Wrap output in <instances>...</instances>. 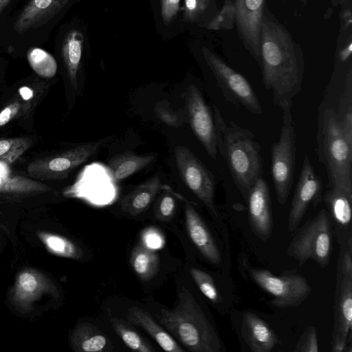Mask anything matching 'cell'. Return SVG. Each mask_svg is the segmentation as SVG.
<instances>
[{"mask_svg": "<svg viewBox=\"0 0 352 352\" xmlns=\"http://www.w3.org/2000/svg\"><path fill=\"white\" fill-rule=\"evenodd\" d=\"M259 65L265 87L282 110L292 107L301 90L305 62L300 47L265 6L261 29Z\"/></svg>", "mask_w": 352, "mask_h": 352, "instance_id": "6da1fadb", "label": "cell"}, {"mask_svg": "<svg viewBox=\"0 0 352 352\" xmlns=\"http://www.w3.org/2000/svg\"><path fill=\"white\" fill-rule=\"evenodd\" d=\"M217 151L225 159L232 179L246 201L257 179L262 177L261 146L253 133L232 120L226 123L217 107H213Z\"/></svg>", "mask_w": 352, "mask_h": 352, "instance_id": "7a4b0ae2", "label": "cell"}, {"mask_svg": "<svg viewBox=\"0 0 352 352\" xmlns=\"http://www.w3.org/2000/svg\"><path fill=\"white\" fill-rule=\"evenodd\" d=\"M164 327L192 352H220L223 343L191 292L182 287L173 309L162 308L156 315Z\"/></svg>", "mask_w": 352, "mask_h": 352, "instance_id": "3957f363", "label": "cell"}, {"mask_svg": "<svg viewBox=\"0 0 352 352\" xmlns=\"http://www.w3.org/2000/svg\"><path fill=\"white\" fill-rule=\"evenodd\" d=\"M318 159L327 173L328 188L352 197V145L345 139L335 111L323 102L317 130Z\"/></svg>", "mask_w": 352, "mask_h": 352, "instance_id": "277c9868", "label": "cell"}, {"mask_svg": "<svg viewBox=\"0 0 352 352\" xmlns=\"http://www.w3.org/2000/svg\"><path fill=\"white\" fill-rule=\"evenodd\" d=\"M332 236L333 227L329 213L322 208L298 230L287 253L300 265L311 259L324 268L330 261Z\"/></svg>", "mask_w": 352, "mask_h": 352, "instance_id": "5b68a950", "label": "cell"}, {"mask_svg": "<svg viewBox=\"0 0 352 352\" xmlns=\"http://www.w3.org/2000/svg\"><path fill=\"white\" fill-rule=\"evenodd\" d=\"M283 111V121L278 141L271 148L272 175L279 204L284 205L293 184L296 163V133L292 107Z\"/></svg>", "mask_w": 352, "mask_h": 352, "instance_id": "8992f818", "label": "cell"}, {"mask_svg": "<svg viewBox=\"0 0 352 352\" xmlns=\"http://www.w3.org/2000/svg\"><path fill=\"white\" fill-rule=\"evenodd\" d=\"M202 53L224 97L236 106H242L252 113L261 115L262 106L248 80L210 50L203 47Z\"/></svg>", "mask_w": 352, "mask_h": 352, "instance_id": "52a82bcc", "label": "cell"}, {"mask_svg": "<svg viewBox=\"0 0 352 352\" xmlns=\"http://www.w3.org/2000/svg\"><path fill=\"white\" fill-rule=\"evenodd\" d=\"M116 184L107 166L92 162L83 167L75 182L64 190V195L95 206H104L117 198Z\"/></svg>", "mask_w": 352, "mask_h": 352, "instance_id": "ba28073f", "label": "cell"}, {"mask_svg": "<svg viewBox=\"0 0 352 352\" xmlns=\"http://www.w3.org/2000/svg\"><path fill=\"white\" fill-rule=\"evenodd\" d=\"M252 279L272 297L271 303L280 308L293 307L301 304L309 295L311 287L307 279L294 272H285L280 276L267 270L252 267Z\"/></svg>", "mask_w": 352, "mask_h": 352, "instance_id": "9c48e42d", "label": "cell"}, {"mask_svg": "<svg viewBox=\"0 0 352 352\" xmlns=\"http://www.w3.org/2000/svg\"><path fill=\"white\" fill-rule=\"evenodd\" d=\"M175 158L183 182L205 205L211 214L217 217L215 182L212 173L184 146L179 145L175 148Z\"/></svg>", "mask_w": 352, "mask_h": 352, "instance_id": "30bf717a", "label": "cell"}, {"mask_svg": "<svg viewBox=\"0 0 352 352\" xmlns=\"http://www.w3.org/2000/svg\"><path fill=\"white\" fill-rule=\"evenodd\" d=\"M102 142L100 140L85 143L54 156L36 159L28 165V173L36 180L64 179L73 170L91 157Z\"/></svg>", "mask_w": 352, "mask_h": 352, "instance_id": "8fae6325", "label": "cell"}, {"mask_svg": "<svg viewBox=\"0 0 352 352\" xmlns=\"http://www.w3.org/2000/svg\"><path fill=\"white\" fill-rule=\"evenodd\" d=\"M186 117L190 126L207 153L212 159L217 155V132L213 114L204 98L195 85L185 92Z\"/></svg>", "mask_w": 352, "mask_h": 352, "instance_id": "7c38bea8", "label": "cell"}, {"mask_svg": "<svg viewBox=\"0 0 352 352\" xmlns=\"http://www.w3.org/2000/svg\"><path fill=\"white\" fill-rule=\"evenodd\" d=\"M322 184L311 164L309 157L305 155L295 188L288 215L287 227L291 232L298 227L306 211L310 206H316L321 201Z\"/></svg>", "mask_w": 352, "mask_h": 352, "instance_id": "4fadbf2b", "label": "cell"}, {"mask_svg": "<svg viewBox=\"0 0 352 352\" xmlns=\"http://www.w3.org/2000/svg\"><path fill=\"white\" fill-rule=\"evenodd\" d=\"M265 0H234V17L246 50L259 63L261 29Z\"/></svg>", "mask_w": 352, "mask_h": 352, "instance_id": "5bb4252c", "label": "cell"}, {"mask_svg": "<svg viewBox=\"0 0 352 352\" xmlns=\"http://www.w3.org/2000/svg\"><path fill=\"white\" fill-rule=\"evenodd\" d=\"M246 202L253 232L262 241H266L271 236L273 221L270 192L267 183L263 177L254 183Z\"/></svg>", "mask_w": 352, "mask_h": 352, "instance_id": "9a60e30c", "label": "cell"}, {"mask_svg": "<svg viewBox=\"0 0 352 352\" xmlns=\"http://www.w3.org/2000/svg\"><path fill=\"white\" fill-rule=\"evenodd\" d=\"M338 285L331 351L342 352L352 327V278L341 274Z\"/></svg>", "mask_w": 352, "mask_h": 352, "instance_id": "2e32d148", "label": "cell"}, {"mask_svg": "<svg viewBox=\"0 0 352 352\" xmlns=\"http://www.w3.org/2000/svg\"><path fill=\"white\" fill-rule=\"evenodd\" d=\"M185 223L190 240L203 256L219 265L221 256L217 243L199 214L188 202L185 205Z\"/></svg>", "mask_w": 352, "mask_h": 352, "instance_id": "e0dca14e", "label": "cell"}, {"mask_svg": "<svg viewBox=\"0 0 352 352\" xmlns=\"http://www.w3.org/2000/svg\"><path fill=\"white\" fill-rule=\"evenodd\" d=\"M323 199L333 220L337 239L343 249L346 247L348 241L352 239V197L339 190L329 188Z\"/></svg>", "mask_w": 352, "mask_h": 352, "instance_id": "ac0fdd59", "label": "cell"}, {"mask_svg": "<svg viewBox=\"0 0 352 352\" xmlns=\"http://www.w3.org/2000/svg\"><path fill=\"white\" fill-rule=\"evenodd\" d=\"M69 0H30L19 15L14 30L22 35L43 25L57 14Z\"/></svg>", "mask_w": 352, "mask_h": 352, "instance_id": "d6986e66", "label": "cell"}, {"mask_svg": "<svg viewBox=\"0 0 352 352\" xmlns=\"http://www.w3.org/2000/svg\"><path fill=\"white\" fill-rule=\"evenodd\" d=\"M241 332L252 352H270L278 342L277 336L269 325L250 311L243 316Z\"/></svg>", "mask_w": 352, "mask_h": 352, "instance_id": "ffe728a7", "label": "cell"}, {"mask_svg": "<svg viewBox=\"0 0 352 352\" xmlns=\"http://www.w3.org/2000/svg\"><path fill=\"white\" fill-rule=\"evenodd\" d=\"M126 316L129 322L141 327L164 351H184L171 335L158 324L148 312L139 307H132L128 309Z\"/></svg>", "mask_w": 352, "mask_h": 352, "instance_id": "44dd1931", "label": "cell"}, {"mask_svg": "<svg viewBox=\"0 0 352 352\" xmlns=\"http://www.w3.org/2000/svg\"><path fill=\"white\" fill-rule=\"evenodd\" d=\"M160 188V180L157 175L139 185L122 199V210L132 216L140 214L148 208Z\"/></svg>", "mask_w": 352, "mask_h": 352, "instance_id": "7402d4cb", "label": "cell"}, {"mask_svg": "<svg viewBox=\"0 0 352 352\" xmlns=\"http://www.w3.org/2000/svg\"><path fill=\"white\" fill-rule=\"evenodd\" d=\"M46 283L43 276L32 270L20 272L14 283V299L21 306L28 307L44 292Z\"/></svg>", "mask_w": 352, "mask_h": 352, "instance_id": "603a6c76", "label": "cell"}, {"mask_svg": "<svg viewBox=\"0 0 352 352\" xmlns=\"http://www.w3.org/2000/svg\"><path fill=\"white\" fill-rule=\"evenodd\" d=\"M340 85V87L336 88L339 91L336 93L338 96L336 107L332 109L337 115L343 135L349 144L352 145V74L351 68L346 72Z\"/></svg>", "mask_w": 352, "mask_h": 352, "instance_id": "cb8c5ba5", "label": "cell"}, {"mask_svg": "<svg viewBox=\"0 0 352 352\" xmlns=\"http://www.w3.org/2000/svg\"><path fill=\"white\" fill-rule=\"evenodd\" d=\"M155 157L154 155H140L131 152L122 153L111 157L107 168L117 183L147 166Z\"/></svg>", "mask_w": 352, "mask_h": 352, "instance_id": "d4e9b609", "label": "cell"}, {"mask_svg": "<svg viewBox=\"0 0 352 352\" xmlns=\"http://www.w3.org/2000/svg\"><path fill=\"white\" fill-rule=\"evenodd\" d=\"M71 340L74 349L79 352L104 351L109 344L102 331L89 322L80 324L74 331Z\"/></svg>", "mask_w": 352, "mask_h": 352, "instance_id": "484cf974", "label": "cell"}, {"mask_svg": "<svg viewBox=\"0 0 352 352\" xmlns=\"http://www.w3.org/2000/svg\"><path fill=\"white\" fill-rule=\"evenodd\" d=\"M84 36L78 30L68 32L63 43L62 56L71 85L77 88V75L81 60Z\"/></svg>", "mask_w": 352, "mask_h": 352, "instance_id": "4316f807", "label": "cell"}, {"mask_svg": "<svg viewBox=\"0 0 352 352\" xmlns=\"http://www.w3.org/2000/svg\"><path fill=\"white\" fill-rule=\"evenodd\" d=\"M130 263L135 274L144 281L153 278L158 271L159 258L156 252L142 245L133 249Z\"/></svg>", "mask_w": 352, "mask_h": 352, "instance_id": "83f0119b", "label": "cell"}, {"mask_svg": "<svg viewBox=\"0 0 352 352\" xmlns=\"http://www.w3.org/2000/svg\"><path fill=\"white\" fill-rule=\"evenodd\" d=\"M37 236L47 250L54 255L76 260L83 256L82 249L63 236L45 231H38Z\"/></svg>", "mask_w": 352, "mask_h": 352, "instance_id": "f1b7e54d", "label": "cell"}, {"mask_svg": "<svg viewBox=\"0 0 352 352\" xmlns=\"http://www.w3.org/2000/svg\"><path fill=\"white\" fill-rule=\"evenodd\" d=\"M52 188L27 177L9 175L0 177V192L19 195L40 194L50 191Z\"/></svg>", "mask_w": 352, "mask_h": 352, "instance_id": "f546056e", "label": "cell"}, {"mask_svg": "<svg viewBox=\"0 0 352 352\" xmlns=\"http://www.w3.org/2000/svg\"><path fill=\"white\" fill-rule=\"evenodd\" d=\"M111 322L117 335L130 349L138 352L155 351L153 346L132 327L130 322L118 318H112Z\"/></svg>", "mask_w": 352, "mask_h": 352, "instance_id": "4dcf8cb0", "label": "cell"}, {"mask_svg": "<svg viewBox=\"0 0 352 352\" xmlns=\"http://www.w3.org/2000/svg\"><path fill=\"white\" fill-rule=\"evenodd\" d=\"M27 58L32 69L40 76L52 78L57 71V63L53 56L47 51L32 47L27 53Z\"/></svg>", "mask_w": 352, "mask_h": 352, "instance_id": "1f68e13d", "label": "cell"}, {"mask_svg": "<svg viewBox=\"0 0 352 352\" xmlns=\"http://www.w3.org/2000/svg\"><path fill=\"white\" fill-rule=\"evenodd\" d=\"M28 138H13L0 140V161L11 164L19 159L32 145Z\"/></svg>", "mask_w": 352, "mask_h": 352, "instance_id": "d6a6232c", "label": "cell"}, {"mask_svg": "<svg viewBox=\"0 0 352 352\" xmlns=\"http://www.w3.org/2000/svg\"><path fill=\"white\" fill-rule=\"evenodd\" d=\"M154 111L160 120L172 127L178 128L187 121L186 113L184 109L174 110L166 100L157 102Z\"/></svg>", "mask_w": 352, "mask_h": 352, "instance_id": "836d02e7", "label": "cell"}, {"mask_svg": "<svg viewBox=\"0 0 352 352\" xmlns=\"http://www.w3.org/2000/svg\"><path fill=\"white\" fill-rule=\"evenodd\" d=\"M190 275L201 293L210 301L217 302L219 296L212 277L196 267L190 269Z\"/></svg>", "mask_w": 352, "mask_h": 352, "instance_id": "e575fe53", "label": "cell"}, {"mask_svg": "<svg viewBox=\"0 0 352 352\" xmlns=\"http://www.w3.org/2000/svg\"><path fill=\"white\" fill-rule=\"evenodd\" d=\"M176 203L173 196L169 192L162 195L155 206V217L160 221H168L175 212Z\"/></svg>", "mask_w": 352, "mask_h": 352, "instance_id": "d590c367", "label": "cell"}, {"mask_svg": "<svg viewBox=\"0 0 352 352\" xmlns=\"http://www.w3.org/2000/svg\"><path fill=\"white\" fill-rule=\"evenodd\" d=\"M184 17L188 21L197 19L210 6L216 8L214 3L208 0H184Z\"/></svg>", "mask_w": 352, "mask_h": 352, "instance_id": "8d00e7d4", "label": "cell"}, {"mask_svg": "<svg viewBox=\"0 0 352 352\" xmlns=\"http://www.w3.org/2000/svg\"><path fill=\"white\" fill-rule=\"evenodd\" d=\"M294 351H318L317 333L314 327L311 326L305 331Z\"/></svg>", "mask_w": 352, "mask_h": 352, "instance_id": "74e56055", "label": "cell"}, {"mask_svg": "<svg viewBox=\"0 0 352 352\" xmlns=\"http://www.w3.org/2000/svg\"><path fill=\"white\" fill-rule=\"evenodd\" d=\"M25 107L20 101H14L5 107L0 111V128L6 125L19 116Z\"/></svg>", "mask_w": 352, "mask_h": 352, "instance_id": "f35d334b", "label": "cell"}, {"mask_svg": "<svg viewBox=\"0 0 352 352\" xmlns=\"http://www.w3.org/2000/svg\"><path fill=\"white\" fill-rule=\"evenodd\" d=\"M179 1L180 0H162L161 14L166 24L170 23L176 16L179 8Z\"/></svg>", "mask_w": 352, "mask_h": 352, "instance_id": "ab89813d", "label": "cell"}, {"mask_svg": "<svg viewBox=\"0 0 352 352\" xmlns=\"http://www.w3.org/2000/svg\"><path fill=\"white\" fill-rule=\"evenodd\" d=\"M144 245L151 250L160 249L164 245V239L157 230L150 229L143 235Z\"/></svg>", "mask_w": 352, "mask_h": 352, "instance_id": "60d3db41", "label": "cell"}, {"mask_svg": "<svg viewBox=\"0 0 352 352\" xmlns=\"http://www.w3.org/2000/svg\"><path fill=\"white\" fill-rule=\"evenodd\" d=\"M342 250L341 263H339L341 274L344 276L352 278V249L344 248Z\"/></svg>", "mask_w": 352, "mask_h": 352, "instance_id": "b9f144b4", "label": "cell"}, {"mask_svg": "<svg viewBox=\"0 0 352 352\" xmlns=\"http://www.w3.org/2000/svg\"><path fill=\"white\" fill-rule=\"evenodd\" d=\"M19 94H21L23 100H28L32 98L33 91L31 89L28 87H23L19 89Z\"/></svg>", "mask_w": 352, "mask_h": 352, "instance_id": "7bdbcfd3", "label": "cell"}, {"mask_svg": "<svg viewBox=\"0 0 352 352\" xmlns=\"http://www.w3.org/2000/svg\"><path fill=\"white\" fill-rule=\"evenodd\" d=\"M7 163L0 161V177H8L10 175V170Z\"/></svg>", "mask_w": 352, "mask_h": 352, "instance_id": "ee69618b", "label": "cell"}, {"mask_svg": "<svg viewBox=\"0 0 352 352\" xmlns=\"http://www.w3.org/2000/svg\"><path fill=\"white\" fill-rule=\"evenodd\" d=\"M10 0H0V10L4 8Z\"/></svg>", "mask_w": 352, "mask_h": 352, "instance_id": "f6af8a7d", "label": "cell"}, {"mask_svg": "<svg viewBox=\"0 0 352 352\" xmlns=\"http://www.w3.org/2000/svg\"><path fill=\"white\" fill-rule=\"evenodd\" d=\"M208 1H210L212 3H214V0H208Z\"/></svg>", "mask_w": 352, "mask_h": 352, "instance_id": "bcb514c9", "label": "cell"}]
</instances>
